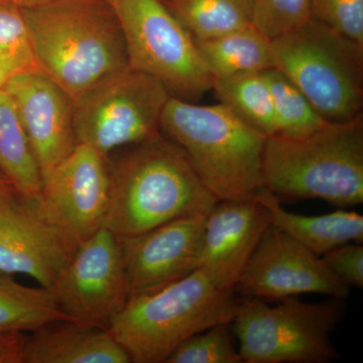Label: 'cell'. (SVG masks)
Here are the masks:
<instances>
[{
	"label": "cell",
	"mask_w": 363,
	"mask_h": 363,
	"mask_svg": "<svg viewBox=\"0 0 363 363\" xmlns=\"http://www.w3.org/2000/svg\"><path fill=\"white\" fill-rule=\"evenodd\" d=\"M160 130L185 152L217 201L255 200L264 190L267 136L225 105H198L171 96Z\"/></svg>",
	"instance_id": "cell-4"
},
{
	"label": "cell",
	"mask_w": 363,
	"mask_h": 363,
	"mask_svg": "<svg viewBox=\"0 0 363 363\" xmlns=\"http://www.w3.org/2000/svg\"><path fill=\"white\" fill-rule=\"evenodd\" d=\"M169 97L166 88L147 74L130 66L117 71L74 100L77 142L107 157L147 140L161 133Z\"/></svg>",
	"instance_id": "cell-8"
},
{
	"label": "cell",
	"mask_w": 363,
	"mask_h": 363,
	"mask_svg": "<svg viewBox=\"0 0 363 363\" xmlns=\"http://www.w3.org/2000/svg\"><path fill=\"white\" fill-rule=\"evenodd\" d=\"M277 306L240 301L231 327L245 363H329L339 357L331 335L342 321L343 298L306 303L295 297Z\"/></svg>",
	"instance_id": "cell-7"
},
{
	"label": "cell",
	"mask_w": 363,
	"mask_h": 363,
	"mask_svg": "<svg viewBox=\"0 0 363 363\" xmlns=\"http://www.w3.org/2000/svg\"><path fill=\"white\" fill-rule=\"evenodd\" d=\"M257 200L266 208L271 225L319 257L346 243H362L363 216L357 212L340 209L317 216L294 213L284 209L279 199L267 189Z\"/></svg>",
	"instance_id": "cell-18"
},
{
	"label": "cell",
	"mask_w": 363,
	"mask_h": 363,
	"mask_svg": "<svg viewBox=\"0 0 363 363\" xmlns=\"http://www.w3.org/2000/svg\"><path fill=\"white\" fill-rule=\"evenodd\" d=\"M38 69L73 97L128 67L116 9L102 0L25 6Z\"/></svg>",
	"instance_id": "cell-2"
},
{
	"label": "cell",
	"mask_w": 363,
	"mask_h": 363,
	"mask_svg": "<svg viewBox=\"0 0 363 363\" xmlns=\"http://www.w3.org/2000/svg\"><path fill=\"white\" fill-rule=\"evenodd\" d=\"M262 178L278 199H319L339 208L362 204V114L300 138L267 136Z\"/></svg>",
	"instance_id": "cell-5"
},
{
	"label": "cell",
	"mask_w": 363,
	"mask_h": 363,
	"mask_svg": "<svg viewBox=\"0 0 363 363\" xmlns=\"http://www.w3.org/2000/svg\"><path fill=\"white\" fill-rule=\"evenodd\" d=\"M310 18V0H252V25L271 40Z\"/></svg>",
	"instance_id": "cell-27"
},
{
	"label": "cell",
	"mask_w": 363,
	"mask_h": 363,
	"mask_svg": "<svg viewBox=\"0 0 363 363\" xmlns=\"http://www.w3.org/2000/svg\"><path fill=\"white\" fill-rule=\"evenodd\" d=\"M11 186L13 185H11V182L7 180L6 177L0 173V194H1L2 192H4L7 188L11 187Z\"/></svg>",
	"instance_id": "cell-32"
},
{
	"label": "cell",
	"mask_w": 363,
	"mask_h": 363,
	"mask_svg": "<svg viewBox=\"0 0 363 363\" xmlns=\"http://www.w3.org/2000/svg\"><path fill=\"white\" fill-rule=\"evenodd\" d=\"M326 266L346 286L362 289V243L350 242L322 255Z\"/></svg>",
	"instance_id": "cell-29"
},
{
	"label": "cell",
	"mask_w": 363,
	"mask_h": 363,
	"mask_svg": "<svg viewBox=\"0 0 363 363\" xmlns=\"http://www.w3.org/2000/svg\"><path fill=\"white\" fill-rule=\"evenodd\" d=\"M206 217L186 215L138 235L117 236L130 297L156 291L198 269Z\"/></svg>",
	"instance_id": "cell-14"
},
{
	"label": "cell",
	"mask_w": 363,
	"mask_h": 363,
	"mask_svg": "<svg viewBox=\"0 0 363 363\" xmlns=\"http://www.w3.org/2000/svg\"><path fill=\"white\" fill-rule=\"evenodd\" d=\"M26 339L25 332L0 333V363H23Z\"/></svg>",
	"instance_id": "cell-30"
},
{
	"label": "cell",
	"mask_w": 363,
	"mask_h": 363,
	"mask_svg": "<svg viewBox=\"0 0 363 363\" xmlns=\"http://www.w3.org/2000/svg\"><path fill=\"white\" fill-rule=\"evenodd\" d=\"M57 320L69 319L48 289L21 285L13 274L0 272V333H30Z\"/></svg>",
	"instance_id": "cell-22"
},
{
	"label": "cell",
	"mask_w": 363,
	"mask_h": 363,
	"mask_svg": "<svg viewBox=\"0 0 363 363\" xmlns=\"http://www.w3.org/2000/svg\"><path fill=\"white\" fill-rule=\"evenodd\" d=\"M2 89L13 100L40 174L73 152L78 145L74 99L61 86L35 70L11 76Z\"/></svg>",
	"instance_id": "cell-15"
},
{
	"label": "cell",
	"mask_w": 363,
	"mask_h": 363,
	"mask_svg": "<svg viewBox=\"0 0 363 363\" xmlns=\"http://www.w3.org/2000/svg\"><path fill=\"white\" fill-rule=\"evenodd\" d=\"M240 298L205 269L152 292L131 296L108 330L130 362H166L186 339L222 323H231Z\"/></svg>",
	"instance_id": "cell-3"
},
{
	"label": "cell",
	"mask_w": 363,
	"mask_h": 363,
	"mask_svg": "<svg viewBox=\"0 0 363 363\" xmlns=\"http://www.w3.org/2000/svg\"><path fill=\"white\" fill-rule=\"evenodd\" d=\"M9 78L11 77H9V74L0 68V88L4 87V85L6 84V81L9 80Z\"/></svg>",
	"instance_id": "cell-33"
},
{
	"label": "cell",
	"mask_w": 363,
	"mask_h": 363,
	"mask_svg": "<svg viewBox=\"0 0 363 363\" xmlns=\"http://www.w3.org/2000/svg\"><path fill=\"white\" fill-rule=\"evenodd\" d=\"M245 298L281 301L302 294L346 298L350 288L329 269L323 259L283 231H264L235 286Z\"/></svg>",
	"instance_id": "cell-11"
},
{
	"label": "cell",
	"mask_w": 363,
	"mask_h": 363,
	"mask_svg": "<svg viewBox=\"0 0 363 363\" xmlns=\"http://www.w3.org/2000/svg\"><path fill=\"white\" fill-rule=\"evenodd\" d=\"M114 9L130 68L156 79L171 96L188 101L212 89L213 78L195 40L162 0H118Z\"/></svg>",
	"instance_id": "cell-9"
},
{
	"label": "cell",
	"mask_w": 363,
	"mask_h": 363,
	"mask_svg": "<svg viewBox=\"0 0 363 363\" xmlns=\"http://www.w3.org/2000/svg\"><path fill=\"white\" fill-rule=\"evenodd\" d=\"M40 175L38 202L52 224L78 243L104 226L109 203L106 157L78 143L66 159Z\"/></svg>",
	"instance_id": "cell-12"
},
{
	"label": "cell",
	"mask_w": 363,
	"mask_h": 363,
	"mask_svg": "<svg viewBox=\"0 0 363 363\" xmlns=\"http://www.w3.org/2000/svg\"><path fill=\"white\" fill-rule=\"evenodd\" d=\"M50 292L69 320L108 329L130 298L116 234L104 226L80 241Z\"/></svg>",
	"instance_id": "cell-10"
},
{
	"label": "cell",
	"mask_w": 363,
	"mask_h": 363,
	"mask_svg": "<svg viewBox=\"0 0 363 363\" xmlns=\"http://www.w3.org/2000/svg\"><path fill=\"white\" fill-rule=\"evenodd\" d=\"M0 68L9 77L23 72L39 70L25 6L16 0H0Z\"/></svg>",
	"instance_id": "cell-25"
},
{
	"label": "cell",
	"mask_w": 363,
	"mask_h": 363,
	"mask_svg": "<svg viewBox=\"0 0 363 363\" xmlns=\"http://www.w3.org/2000/svg\"><path fill=\"white\" fill-rule=\"evenodd\" d=\"M271 225L257 199L216 202L207 214L198 269L235 288L253 250Z\"/></svg>",
	"instance_id": "cell-16"
},
{
	"label": "cell",
	"mask_w": 363,
	"mask_h": 363,
	"mask_svg": "<svg viewBox=\"0 0 363 363\" xmlns=\"http://www.w3.org/2000/svg\"><path fill=\"white\" fill-rule=\"evenodd\" d=\"M18 4L23 6H35L40 4H44L45 2L52 1V0H16Z\"/></svg>",
	"instance_id": "cell-31"
},
{
	"label": "cell",
	"mask_w": 363,
	"mask_h": 363,
	"mask_svg": "<svg viewBox=\"0 0 363 363\" xmlns=\"http://www.w3.org/2000/svg\"><path fill=\"white\" fill-rule=\"evenodd\" d=\"M311 16L363 47V0H310Z\"/></svg>",
	"instance_id": "cell-28"
},
{
	"label": "cell",
	"mask_w": 363,
	"mask_h": 363,
	"mask_svg": "<svg viewBox=\"0 0 363 363\" xmlns=\"http://www.w3.org/2000/svg\"><path fill=\"white\" fill-rule=\"evenodd\" d=\"M106 157L109 203L104 227L130 238L186 215L208 214L216 198L183 150L162 133Z\"/></svg>",
	"instance_id": "cell-1"
},
{
	"label": "cell",
	"mask_w": 363,
	"mask_h": 363,
	"mask_svg": "<svg viewBox=\"0 0 363 363\" xmlns=\"http://www.w3.org/2000/svg\"><path fill=\"white\" fill-rule=\"evenodd\" d=\"M102 1H104L105 4H109V6L113 7L116 6L117 2H118V0H102Z\"/></svg>",
	"instance_id": "cell-34"
},
{
	"label": "cell",
	"mask_w": 363,
	"mask_h": 363,
	"mask_svg": "<svg viewBox=\"0 0 363 363\" xmlns=\"http://www.w3.org/2000/svg\"><path fill=\"white\" fill-rule=\"evenodd\" d=\"M0 173L16 191L39 197L42 175L25 128L9 94L0 88Z\"/></svg>",
	"instance_id": "cell-20"
},
{
	"label": "cell",
	"mask_w": 363,
	"mask_h": 363,
	"mask_svg": "<svg viewBox=\"0 0 363 363\" xmlns=\"http://www.w3.org/2000/svg\"><path fill=\"white\" fill-rule=\"evenodd\" d=\"M212 89L243 121L267 136L276 135L271 88L264 71L214 79Z\"/></svg>",
	"instance_id": "cell-23"
},
{
	"label": "cell",
	"mask_w": 363,
	"mask_h": 363,
	"mask_svg": "<svg viewBox=\"0 0 363 363\" xmlns=\"http://www.w3.org/2000/svg\"><path fill=\"white\" fill-rule=\"evenodd\" d=\"M164 363H242V359L231 323H222L186 339Z\"/></svg>",
	"instance_id": "cell-26"
},
{
	"label": "cell",
	"mask_w": 363,
	"mask_h": 363,
	"mask_svg": "<svg viewBox=\"0 0 363 363\" xmlns=\"http://www.w3.org/2000/svg\"><path fill=\"white\" fill-rule=\"evenodd\" d=\"M23 363H130L108 329L57 320L30 332Z\"/></svg>",
	"instance_id": "cell-17"
},
{
	"label": "cell",
	"mask_w": 363,
	"mask_h": 363,
	"mask_svg": "<svg viewBox=\"0 0 363 363\" xmlns=\"http://www.w3.org/2000/svg\"><path fill=\"white\" fill-rule=\"evenodd\" d=\"M195 40L252 25V0H162Z\"/></svg>",
	"instance_id": "cell-21"
},
{
	"label": "cell",
	"mask_w": 363,
	"mask_h": 363,
	"mask_svg": "<svg viewBox=\"0 0 363 363\" xmlns=\"http://www.w3.org/2000/svg\"><path fill=\"white\" fill-rule=\"evenodd\" d=\"M77 245L45 216L38 197L13 186L0 194V272L32 277L50 291Z\"/></svg>",
	"instance_id": "cell-13"
},
{
	"label": "cell",
	"mask_w": 363,
	"mask_h": 363,
	"mask_svg": "<svg viewBox=\"0 0 363 363\" xmlns=\"http://www.w3.org/2000/svg\"><path fill=\"white\" fill-rule=\"evenodd\" d=\"M264 74L271 88L277 123L276 135L300 138L330 123L281 72L269 68L264 71Z\"/></svg>",
	"instance_id": "cell-24"
},
{
	"label": "cell",
	"mask_w": 363,
	"mask_h": 363,
	"mask_svg": "<svg viewBox=\"0 0 363 363\" xmlns=\"http://www.w3.org/2000/svg\"><path fill=\"white\" fill-rule=\"evenodd\" d=\"M195 42L213 80L272 68L271 40L253 25Z\"/></svg>",
	"instance_id": "cell-19"
},
{
	"label": "cell",
	"mask_w": 363,
	"mask_h": 363,
	"mask_svg": "<svg viewBox=\"0 0 363 363\" xmlns=\"http://www.w3.org/2000/svg\"><path fill=\"white\" fill-rule=\"evenodd\" d=\"M272 68L285 75L327 121L362 114L363 47L310 18L271 40Z\"/></svg>",
	"instance_id": "cell-6"
}]
</instances>
